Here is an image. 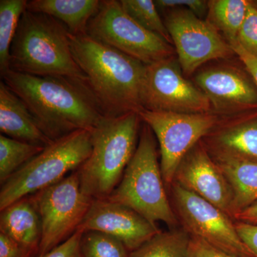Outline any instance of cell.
<instances>
[{
	"label": "cell",
	"instance_id": "3",
	"mask_svg": "<svg viewBox=\"0 0 257 257\" xmlns=\"http://www.w3.org/2000/svg\"><path fill=\"white\" fill-rule=\"evenodd\" d=\"M10 69L40 77L65 76L87 81L72 55L67 28L52 17L27 10L10 47Z\"/></svg>",
	"mask_w": 257,
	"mask_h": 257
},
{
	"label": "cell",
	"instance_id": "33",
	"mask_svg": "<svg viewBox=\"0 0 257 257\" xmlns=\"http://www.w3.org/2000/svg\"><path fill=\"white\" fill-rule=\"evenodd\" d=\"M229 44L235 55L239 57V60L244 65L245 69L252 77L257 87V56L251 55L243 50V47L240 46L236 41L229 42Z\"/></svg>",
	"mask_w": 257,
	"mask_h": 257
},
{
	"label": "cell",
	"instance_id": "26",
	"mask_svg": "<svg viewBox=\"0 0 257 257\" xmlns=\"http://www.w3.org/2000/svg\"><path fill=\"white\" fill-rule=\"evenodd\" d=\"M81 257H128L130 251L119 240L99 231L84 232L80 243Z\"/></svg>",
	"mask_w": 257,
	"mask_h": 257
},
{
	"label": "cell",
	"instance_id": "5",
	"mask_svg": "<svg viewBox=\"0 0 257 257\" xmlns=\"http://www.w3.org/2000/svg\"><path fill=\"white\" fill-rule=\"evenodd\" d=\"M162 177L155 135L143 125L138 147L116 189L106 199L131 208L147 220L179 226Z\"/></svg>",
	"mask_w": 257,
	"mask_h": 257
},
{
	"label": "cell",
	"instance_id": "20",
	"mask_svg": "<svg viewBox=\"0 0 257 257\" xmlns=\"http://www.w3.org/2000/svg\"><path fill=\"white\" fill-rule=\"evenodd\" d=\"M99 0H31L27 10L49 15L73 35L87 34L88 25L100 7Z\"/></svg>",
	"mask_w": 257,
	"mask_h": 257
},
{
	"label": "cell",
	"instance_id": "16",
	"mask_svg": "<svg viewBox=\"0 0 257 257\" xmlns=\"http://www.w3.org/2000/svg\"><path fill=\"white\" fill-rule=\"evenodd\" d=\"M0 131L8 138L46 147L53 143L32 116L25 103L3 81L0 82Z\"/></svg>",
	"mask_w": 257,
	"mask_h": 257
},
{
	"label": "cell",
	"instance_id": "10",
	"mask_svg": "<svg viewBox=\"0 0 257 257\" xmlns=\"http://www.w3.org/2000/svg\"><path fill=\"white\" fill-rule=\"evenodd\" d=\"M170 199L181 227L190 234L236 256L253 257L241 239L234 219L214 204L173 182Z\"/></svg>",
	"mask_w": 257,
	"mask_h": 257
},
{
	"label": "cell",
	"instance_id": "2",
	"mask_svg": "<svg viewBox=\"0 0 257 257\" xmlns=\"http://www.w3.org/2000/svg\"><path fill=\"white\" fill-rule=\"evenodd\" d=\"M76 63L106 116L144 110L141 96L146 64L87 34L69 33Z\"/></svg>",
	"mask_w": 257,
	"mask_h": 257
},
{
	"label": "cell",
	"instance_id": "14",
	"mask_svg": "<svg viewBox=\"0 0 257 257\" xmlns=\"http://www.w3.org/2000/svg\"><path fill=\"white\" fill-rule=\"evenodd\" d=\"M173 182L214 204L233 219L232 192L202 140L180 162Z\"/></svg>",
	"mask_w": 257,
	"mask_h": 257
},
{
	"label": "cell",
	"instance_id": "4",
	"mask_svg": "<svg viewBox=\"0 0 257 257\" xmlns=\"http://www.w3.org/2000/svg\"><path fill=\"white\" fill-rule=\"evenodd\" d=\"M141 121L136 112L104 116L90 130L92 152L77 170L84 195L106 199L116 189L138 147Z\"/></svg>",
	"mask_w": 257,
	"mask_h": 257
},
{
	"label": "cell",
	"instance_id": "29",
	"mask_svg": "<svg viewBox=\"0 0 257 257\" xmlns=\"http://www.w3.org/2000/svg\"><path fill=\"white\" fill-rule=\"evenodd\" d=\"M188 257H243L225 252L212 246L204 239L191 236L189 241Z\"/></svg>",
	"mask_w": 257,
	"mask_h": 257
},
{
	"label": "cell",
	"instance_id": "27",
	"mask_svg": "<svg viewBox=\"0 0 257 257\" xmlns=\"http://www.w3.org/2000/svg\"><path fill=\"white\" fill-rule=\"evenodd\" d=\"M236 42L248 53L257 56V1H249Z\"/></svg>",
	"mask_w": 257,
	"mask_h": 257
},
{
	"label": "cell",
	"instance_id": "25",
	"mask_svg": "<svg viewBox=\"0 0 257 257\" xmlns=\"http://www.w3.org/2000/svg\"><path fill=\"white\" fill-rule=\"evenodd\" d=\"M125 13L148 31L172 42L165 22L161 18L155 2L152 0H120Z\"/></svg>",
	"mask_w": 257,
	"mask_h": 257
},
{
	"label": "cell",
	"instance_id": "13",
	"mask_svg": "<svg viewBox=\"0 0 257 257\" xmlns=\"http://www.w3.org/2000/svg\"><path fill=\"white\" fill-rule=\"evenodd\" d=\"M78 229L113 236L124 243L130 252L161 231L156 224L131 208L107 199H93Z\"/></svg>",
	"mask_w": 257,
	"mask_h": 257
},
{
	"label": "cell",
	"instance_id": "28",
	"mask_svg": "<svg viewBox=\"0 0 257 257\" xmlns=\"http://www.w3.org/2000/svg\"><path fill=\"white\" fill-rule=\"evenodd\" d=\"M155 4L157 10H188L200 18L208 12V1L203 0H156Z\"/></svg>",
	"mask_w": 257,
	"mask_h": 257
},
{
	"label": "cell",
	"instance_id": "23",
	"mask_svg": "<svg viewBox=\"0 0 257 257\" xmlns=\"http://www.w3.org/2000/svg\"><path fill=\"white\" fill-rule=\"evenodd\" d=\"M45 147L24 143L0 135V183L3 184L17 171L43 151Z\"/></svg>",
	"mask_w": 257,
	"mask_h": 257
},
{
	"label": "cell",
	"instance_id": "22",
	"mask_svg": "<svg viewBox=\"0 0 257 257\" xmlns=\"http://www.w3.org/2000/svg\"><path fill=\"white\" fill-rule=\"evenodd\" d=\"M190 236L182 227L161 231L130 251L128 257H188Z\"/></svg>",
	"mask_w": 257,
	"mask_h": 257
},
{
	"label": "cell",
	"instance_id": "19",
	"mask_svg": "<svg viewBox=\"0 0 257 257\" xmlns=\"http://www.w3.org/2000/svg\"><path fill=\"white\" fill-rule=\"evenodd\" d=\"M219 125L202 140L208 150L257 161V111L243 115L234 124Z\"/></svg>",
	"mask_w": 257,
	"mask_h": 257
},
{
	"label": "cell",
	"instance_id": "17",
	"mask_svg": "<svg viewBox=\"0 0 257 257\" xmlns=\"http://www.w3.org/2000/svg\"><path fill=\"white\" fill-rule=\"evenodd\" d=\"M0 232L15 240L32 256H37L42 223L31 196L22 198L1 211Z\"/></svg>",
	"mask_w": 257,
	"mask_h": 257
},
{
	"label": "cell",
	"instance_id": "15",
	"mask_svg": "<svg viewBox=\"0 0 257 257\" xmlns=\"http://www.w3.org/2000/svg\"><path fill=\"white\" fill-rule=\"evenodd\" d=\"M195 80L214 109L241 114L257 111V87L246 69H208L198 74Z\"/></svg>",
	"mask_w": 257,
	"mask_h": 257
},
{
	"label": "cell",
	"instance_id": "9",
	"mask_svg": "<svg viewBox=\"0 0 257 257\" xmlns=\"http://www.w3.org/2000/svg\"><path fill=\"white\" fill-rule=\"evenodd\" d=\"M139 114L158 142L161 171L167 190L173 183L176 171L184 157L220 121L211 112L184 114L144 109Z\"/></svg>",
	"mask_w": 257,
	"mask_h": 257
},
{
	"label": "cell",
	"instance_id": "32",
	"mask_svg": "<svg viewBox=\"0 0 257 257\" xmlns=\"http://www.w3.org/2000/svg\"><path fill=\"white\" fill-rule=\"evenodd\" d=\"M0 257H33L21 245L0 232Z\"/></svg>",
	"mask_w": 257,
	"mask_h": 257
},
{
	"label": "cell",
	"instance_id": "18",
	"mask_svg": "<svg viewBox=\"0 0 257 257\" xmlns=\"http://www.w3.org/2000/svg\"><path fill=\"white\" fill-rule=\"evenodd\" d=\"M207 150L232 192L234 219L235 214L257 201V161Z\"/></svg>",
	"mask_w": 257,
	"mask_h": 257
},
{
	"label": "cell",
	"instance_id": "21",
	"mask_svg": "<svg viewBox=\"0 0 257 257\" xmlns=\"http://www.w3.org/2000/svg\"><path fill=\"white\" fill-rule=\"evenodd\" d=\"M248 4V0L208 1L207 22L218 32H222L228 42L236 41Z\"/></svg>",
	"mask_w": 257,
	"mask_h": 257
},
{
	"label": "cell",
	"instance_id": "24",
	"mask_svg": "<svg viewBox=\"0 0 257 257\" xmlns=\"http://www.w3.org/2000/svg\"><path fill=\"white\" fill-rule=\"evenodd\" d=\"M27 0L0 1V73L10 69V50L19 23L27 9Z\"/></svg>",
	"mask_w": 257,
	"mask_h": 257
},
{
	"label": "cell",
	"instance_id": "11",
	"mask_svg": "<svg viewBox=\"0 0 257 257\" xmlns=\"http://www.w3.org/2000/svg\"><path fill=\"white\" fill-rule=\"evenodd\" d=\"M179 64L171 57L147 65L141 96L143 109L184 114L210 112V101L184 78Z\"/></svg>",
	"mask_w": 257,
	"mask_h": 257
},
{
	"label": "cell",
	"instance_id": "30",
	"mask_svg": "<svg viewBox=\"0 0 257 257\" xmlns=\"http://www.w3.org/2000/svg\"><path fill=\"white\" fill-rule=\"evenodd\" d=\"M84 231L77 230L64 242L45 254L37 257H81L80 243Z\"/></svg>",
	"mask_w": 257,
	"mask_h": 257
},
{
	"label": "cell",
	"instance_id": "31",
	"mask_svg": "<svg viewBox=\"0 0 257 257\" xmlns=\"http://www.w3.org/2000/svg\"><path fill=\"white\" fill-rule=\"evenodd\" d=\"M235 227L244 244L253 257H257V225L235 221Z\"/></svg>",
	"mask_w": 257,
	"mask_h": 257
},
{
	"label": "cell",
	"instance_id": "1",
	"mask_svg": "<svg viewBox=\"0 0 257 257\" xmlns=\"http://www.w3.org/2000/svg\"><path fill=\"white\" fill-rule=\"evenodd\" d=\"M1 77L52 141L77 130L90 131L105 116L87 83L81 79L40 77L12 69Z\"/></svg>",
	"mask_w": 257,
	"mask_h": 257
},
{
	"label": "cell",
	"instance_id": "7",
	"mask_svg": "<svg viewBox=\"0 0 257 257\" xmlns=\"http://www.w3.org/2000/svg\"><path fill=\"white\" fill-rule=\"evenodd\" d=\"M87 35L146 65L175 55L170 42L139 25L116 0L101 1L88 25Z\"/></svg>",
	"mask_w": 257,
	"mask_h": 257
},
{
	"label": "cell",
	"instance_id": "34",
	"mask_svg": "<svg viewBox=\"0 0 257 257\" xmlns=\"http://www.w3.org/2000/svg\"><path fill=\"white\" fill-rule=\"evenodd\" d=\"M234 219L235 221L257 225V201L249 207L235 214Z\"/></svg>",
	"mask_w": 257,
	"mask_h": 257
},
{
	"label": "cell",
	"instance_id": "12",
	"mask_svg": "<svg viewBox=\"0 0 257 257\" xmlns=\"http://www.w3.org/2000/svg\"><path fill=\"white\" fill-rule=\"evenodd\" d=\"M164 22L175 45L179 66L187 75L209 61L234 54L215 28L188 10H171Z\"/></svg>",
	"mask_w": 257,
	"mask_h": 257
},
{
	"label": "cell",
	"instance_id": "6",
	"mask_svg": "<svg viewBox=\"0 0 257 257\" xmlns=\"http://www.w3.org/2000/svg\"><path fill=\"white\" fill-rule=\"evenodd\" d=\"M92 149L89 130H77L55 140L2 184L0 211L78 170L89 158Z\"/></svg>",
	"mask_w": 257,
	"mask_h": 257
},
{
	"label": "cell",
	"instance_id": "8",
	"mask_svg": "<svg viewBox=\"0 0 257 257\" xmlns=\"http://www.w3.org/2000/svg\"><path fill=\"white\" fill-rule=\"evenodd\" d=\"M30 196L42 223L37 256L52 251L77 231L93 200L82 192L77 171Z\"/></svg>",
	"mask_w": 257,
	"mask_h": 257
}]
</instances>
